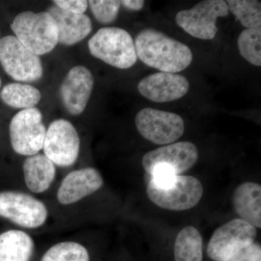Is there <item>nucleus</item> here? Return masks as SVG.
Instances as JSON below:
<instances>
[{
	"label": "nucleus",
	"instance_id": "obj_1",
	"mask_svg": "<svg viewBox=\"0 0 261 261\" xmlns=\"http://www.w3.org/2000/svg\"><path fill=\"white\" fill-rule=\"evenodd\" d=\"M135 44L137 58L161 72L178 73L188 68L193 60L188 46L155 29L141 31Z\"/></svg>",
	"mask_w": 261,
	"mask_h": 261
},
{
	"label": "nucleus",
	"instance_id": "obj_2",
	"mask_svg": "<svg viewBox=\"0 0 261 261\" xmlns=\"http://www.w3.org/2000/svg\"><path fill=\"white\" fill-rule=\"evenodd\" d=\"M11 29L19 42L38 56L50 53L58 44V25L47 12L19 13Z\"/></svg>",
	"mask_w": 261,
	"mask_h": 261
},
{
	"label": "nucleus",
	"instance_id": "obj_3",
	"mask_svg": "<svg viewBox=\"0 0 261 261\" xmlns=\"http://www.w3.org/2000/svg\"><path fill=\"white\" fill-rule=\"evenodd\" d=\"M88 47L94 58L119 69H128L137 61L133 38L118 27H105L98 30L89 39Z\"/></svg>",
	"mask_w": 261,
	"mask_h": 261
},
{
	"label": "nucleus",
	"instance_id": "obj_4",
	"mask_svg": "<svg viewBox=\"0 0 261 261\" xmlns=\"http://www.w3.org/2000/svg\"><path fill=\"white\" fill-rule=\"evenodd\" d=\"M227 3L224 0H204L190 9L176 15V23L192 37L202 40L214 39L217 34L219 18L228 16Z\"/></svg>",
	"mask_w": 261,
	"mask_h": 261
},
{
	"label": "nucleus",
	"instance_id": "obj_5",
	"mask_svg": "<svg viewBox=\"0 0 261 261\" xmlns=\"http://www.w3.org/2000/svg\"><path fill=\"white\" fill-rule=\"evenodd\" d=\"M0 64L7 74L18 82H37L43 75L40 58L23 46L15 36L0 39Z\"/></svg>",
	"mask_w": 261,
	"mask_h": 261
},
{
	"label": "nucleus",
	"instance_id": "obj_6",
	"mask_svg": "<svg viewBox=\"0 0 261 261\" xmlns=\"http://www.w3.org/2000/svg\"><path fill=\"white\" fill-rule=\"evenodd\" d=\"M46 132L39 109L22 110L15 115L10 123V140L13 150L28 157L38 154L43 148Z\"/></svg>",
	"mask_w": 261,
	"mask_h": 261
},
{
	"label": "nucleus",
	"instance_id": "obj_7",
	"mask_svg": "<svg viewBox=\"0 0 261 261\" xmlns=\"http://www.w3.org/2000/svg\"><path fill=\"white\" fill-rule=\"evenodd\" d=\"M135 124L144 138L156 145L172 144L185 132V121L179 115L152 108L141 110Z\"/></svg>",
	"mask_w": 261,
	"mask_h": 261
},
{
	"label": "nucleus",
	"instance_id": "obj_8",
	"mask_svg": "<svg viewBox=\"0 0 261 261\" xmlns=\"http://www.w3.org/2000/svg\"><path fill=\"white\" fill-rule=\"evenodd\" d=\"M81 141L77 130L70 121L57 119L46 132L44 154L56 166L70 167L80 155Z\"/></svg>",
	"mask_w": 261,
	"mask_h": 261
},
{
	"label": "nucleus",
	"instance_id": "obj_9",
	"mask_svg": "<svg viewBox=\"0 0 261 261\" xmlns=\"http://www.w3.org/2000/svg\"><path fill=\"white\" fill-rule=\"evenodd\" d=\"M256 228L240 219L218 228L207 245L208 256L214 261H228L240 250L254 243Z\"/></svg>",
	"mask_w": 261,
	"mask_h": 261
},
{
	"label": "nucleus",
	"instance_id": "obj_10",
	"mask_svg": "<svg viewBox=\"0 0 261 261\" xmlns=\"http://www.w3.org/2000/svg\"><path fill=\"white\" fill-rule=\"evenodd\" d=\"M0 216L25 228L41 227L47 221L48 211L38 199L23 192H0Z\"/></svg>",
	"mask_w": 261,
	"mask_h": 261
},
{
	"label": "nucleus",
	"instance_id": "obj_11",
	"mask_svg": "<svg viewBox=\"0 0 261 261\" xmlns=\"http://www.w3.org/2000/svg\"><path fill=\"white\" fill-rule=\"evenodd\" d=\"M147 193L155 205L172 211H185L195 207L203 195V187L193 176L178 175L176 181L167 188H159L149 182Z\"/></svg>",
	"mask_w": 261,
	"mask_h": 261
},
{
	"label": "nucleus",
	"instance_id": "obj_12",
	"mask_svg": "<svg viewBox=\"0 0 261 261\" xmlns=\"http://www.w3.org/2000/svg\"><path fill=\"white\" fill-rule=\"evenodd\" d=\"M92 72L83 65H76L68 72L60 87L63 106L72 116H79L87 108L93 90Z\"/></svg>",
	"mask_w": 261,
	"mask_h": 261
},
{
	"label": "nucleus",
	"instance_id": "obj_13",
	"mask_svg": "<svg viewBox=\"0 0 261 261\" xmlns=\"http://www.w3.org/2000/svg\"><path fill=\"white\" fill-rule=\"evenodd\" d=\"M137 88L142 97L152 102H168L186 95L190 83L186 77L178 73L159 72L142 79Z\"/></svg>",
	"mask_w": 261,
	"mask_h": 261
},
{
	"label": "nucleus",
	"instance_id": "obj_14",
	"mask_svg": "<svg viewBox=\"0 0 261 261\" xmlns=\"http://www.w3.org/2000/svg\"><path fill=\"white\" fill-rule=\"evenodd\" d=\"M198 149L190 142H179L163 146L146 153L142 166L146 172H150L155 165L164 163L173 168L179 175L190 169L197 163Z\"/></svg>",
	"mask_w": 261,
	"mask_h": 261
},
{
	"label": "nucleus",
	"instance_id": "obj_15",
	"mask_svg": "<svg viewBox=\"0 0 261 261\" xmlns=\"http://www.w3.org/2000/svg\"><path fill=\"white\" fill-rule=\"evenodd\" d=\"M103 185L102 175L96 168H80L65 176L57 192V198L62 205H71L98 191Z\"/></svg>",
	"mask_w": 261,
	"mask_h": 261
},
{
	"label": "nucleus",
	"instance_id": "obj_16",
	"mask_svg": "<svg viewBox=\"0 0 261 261\" xmlns=\"http://www.w3.org/2000/svg\"><path fill=\"white\" fill-rule=\"evenodd\" d=\"M47 12L56 20L58 28V43L63 45H74L92 32V23L88 15L69 13L55 5L49 7Z\"/></svg>",
	"mask_w": 261,
	"mask_h": 261
},
{
	"label": "nucleus",
	"instance_id": "obj_17",
	"mask_svg": "<svg viewBox=\"0 0 261 261\" xmlns=\"http://www.w3.org/2000/svg\"><path fill=\"white\" fill-rule=\"evenodd\" d=\"M233 208L242 220L254 227H261V187L253 182H245L233 192Z\"/></svg>",
	"mask_w": 261,
	"mask_h": 261
},
{
	"label": "nucleus",
	"instance_id": "obj_18",
	"mask_svg": "<svg viewBox=\"0 0 261 261\" xmlns=\"http://www.w3.org/2000/svg\"><path fill=\"white\" fill-rule=\"evenodd\" d=\"M23 171L27 188L35 194L47 191L56 175V165L42 154L27 158L23 162Z\"/></svg>",
	"mask_w": 261,
	"mask_h": 261
},
{
	"label": "nucleus",
	"instance_id": "obj_19",
	"mask_svg": "<svg viewBox=\"0 0 261 261\" xmlns=\"http://www.w3.org/2000/svg\"><path fill=\"white\" fill-rule=\"evenodd\" d=\"M34 250L32 237L20 230L0 234V261H30Z\"/></svg>",
	"mask_w": 261,
	"mask_h": 261
},
{
	"label": "nucleus",
	"instance_id": "obj_20",
	"mask_svg": "<svg viewBox=\"0 0 261 261\" xmlns=\"http://www.w3.org/2000/svg\"><path fill=\"white\" fill-rule=\"evenodd\" d=\"M0 98L10 107L25 110L35 107L40 102L42 94L30 84L10 83L2 89Z\"/></svg>",
	"mask_w": 261,
	"mask_h": 261
},
{
	"label": "nucleus",
	"instance_id": "obj_21",
	"mask_svg": "<svg viewBox=\"0 0 261 261\" xmlns=\"http://www.w3.org/2000/svg\"><path fill=\"white\" fill-rule=\"evenodd\" d=\"M175 261H202V239L200 231L189 226L181 230L175 242Z\"/></svg>",
	"mask_w": 261,
	"mask_h": 261
},
{
	"label": "nucleus",
	"instance_id": "obj_22",
	"mask_svg": "<svg viewBox=\"0 0 261 261\" xmlns=\"http://www.w3.org/2000/svg\"><path fill=\"white\" fill-rule=\"evenodd\" d=\"M228 10L246 29L261 25V3L257 0H228Z\"/></svg>",
	"mask_w": 261,
	"mask_h": 261
},
{
	"label": "nucleus",
	"instance_id": "obj_23",
	"mask_svg": "<svg viewBox=\"0 0 261 261\" xmlns=\"http://www.w3.org/2000/svg\"><path fill=\"white\" fill-rule=\"evenodd\" d=\"M240 55L250 64L261 65V27L246 29L240 33L238 40Z\"/></svg>",
	"mask_w": 261,
	"mask_h": 261
},
{
	"label": "nucleus",
	"instance_id": "obj_24",
	"mask_svg": "<svg viewBox=\"0 0 261 261\" xmlns=\"http://www.w3.org/2000/svg\"><path fill=\"white\" fill-rule=\"evenodd\" d=\"M41 261H89V254L80 243L63 242L51 247Z\"/></svg>",
	"mask_w": 261,
	"mask_h": 261
},
{
	"label": "nucleus",
	"instance_id": "obj_25",
	"mask_svg": "<svg viewBox=\"0 0 261 261\" xmlns=\"http://www.w3.org/2000/svg\"><path fill=\"white\" fill-rule=\"evenodd\" d=\"M92 13L98 22L110 24L114 22L119 13L121 1L91 0L88 2Z\"/></svg>",
	"mask_w": 261,
	"mask_h": 261
},
{
	"label": "nucleus",
	"instance_id": "obj_26",
	"mask_svg": "<svg viewBox=\"0 0 261 261\" xmlns=\"http://www.w3.org/2000/svg\"><path fill=\"white\" fill-rule=\"evenodd\" d=\"M228 261H261L260 245L253 243L244 247Z\"/></svg>",
	"mask_w": 261,
	"mask_h": 261
},
{
	"label": "nucleus",
	"instance_id": "obj_27",
	"mask_svg": "<svg viewBox=\"0 0 261 261\" xmlns=\"http://www.w3.org/2000/svg\"><path fill=\"white\" fill-rule=\"evenodd\" d=\"M53 3L58 8L74 14H84L89 5L86 0H55Z\"/></svg>",
	"mask_w": 261,
	"mask_h": 261
},
{
	"label": "nucleus",
	"instance_id": "obj_28",
	"mask_svg": "<svg viewBox=\"0 0 261 261\" xmlns=\"http://www.w3.org/2000/svg\"><path fill=\"white\" fill-rule=\"evenodd\" d=\"M121 5H123L127 10L132 11H140L145 6V1L143 0H123L121 1Z\"/></svg>",
	"mask_w": 261,
	"mask_h": 261
},
{
	"label": "nucleus",
	"instance_id": "obj_29",
	"mask_svg": "<svg viewBox=\"0 0 261 261\" xmlns=\"http://www.w3.org/2000/svg\"><path fill=\"white\" fill-rule=\"evenodd\" d=\"M1 86H2V80H1V78H0V89H1Z\"/></svg>",
	"mask_w": 261,
	"mask_h": 261
}]
</instances>
